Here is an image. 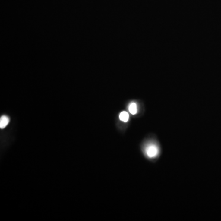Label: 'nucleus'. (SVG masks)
I'll use <instances>...</instances> for the list:
<instances>
[{
	"mask_svg": "<svg viewBox=\"0 0 221 221\" xmlns=\"http://www.w3.org/2000/svg\"><path fill=\"white\" fill-rule=\"evenodd\" d=\"M119 118H120L121 121H122L124 122H127L128 121L129 115H128V112H127L126 111H123L120 114Z\"/></svg>",
	"mask_w": 221,
	"mask_h": 221,
	"instance_id": "nucleus-3",
	"label": "nucleus"
},
{
	"mask_svg": "<svg viewBox=\"0 0 221 221\" xmlns=\"http://www.w3.org/2000/svg\"><path fill=\"white\" fill-rule=\"evenodd\" d=\"M159 148L155 144H149L145 149V152L147 156L149 158L155 157L159 154Z\"/></svg>",
	"mask_w": 221,
	"mask_h": 221,
	"instance_id": "nucleus-1",
	"label": "nucleus"
},
{
	"mask_svg": "<svg viewBox=\"0 0 221 221\" xmlns=\"http://www.w3.org/2000/svg\"><path fill=\"white\" fill-rule=\"evenodd\" d=\"M128 109H129L130 112L131 114H133V115L136 114H137V104L134 103H131L130 105V106H129Z\"/></svg>",
	"mask_w": 221,
	"mask_h": 221,
	"instance_id": "nucleus-4",
	"label": "nucleus"
},
{
	"mask_svg": "<svg viewBox=\"0 0 221 221\" xmlns=\"http://www.w3.org/2000/svg\"><path fill=\"white\" fill-rule=\"evenodd\" d=\"M9 122V118L6 115H3L0 118V128H5Z\"/></svg>",
	"mask_w": 221,
	"mask_h": 221,
	"instance_id": "nucleus-2",
	"label": "nucleus"
}]
</instances>
